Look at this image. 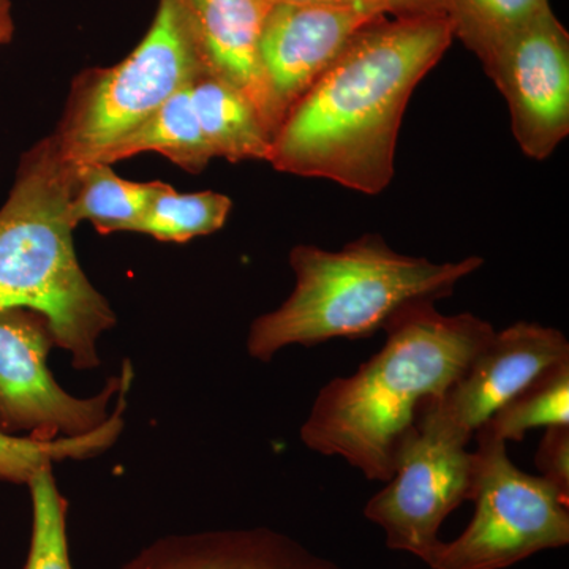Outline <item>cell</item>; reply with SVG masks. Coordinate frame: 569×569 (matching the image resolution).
<instances>
[{
    "instance_id": "cell-14",
    "label": "cell",
    "mask_w": 569,
    "mask_h": 569,
    "mask_svg": "<svg viewBox=\"0 0 569 569\" xmlns=\"http://www.w3.org/2000/svg\"><path fill=\"white\" fill-rule=\"evenodd\" d=\"M194 114L213 153L228 162L264 160L272 138L253 103L227 81L206 73L189 88Z\"/></svg>"
},
{
    "instance_id": "cell-7",
    "label": "cell",
    "mask_w": 569,
    "mask_h": 569,
    "mask_svg": "<svg viewBox=\"0 0 569 569\" xmlns=\"http://www.w3.org/2000/svg\"><path fill=\"white\" fill-rule=\"evenodd\" d=\"M56 347L47 318L29 309H0V425L37 440L80 437L110 418V403L132 376L129 361L99 395L80 399L59 387L48 369ZM13 436V433H11Z\"/></svg>"
},
{
    "instance_id": "cell-17",
    "label": "cell",
    "mask_w": 569,
    "mask_h": 569,
    "mask_svg": "<svg viewBox=\"0 0 569 569\" xmlns=\"http://www.w3.org/2000/svg\"><path fill=\"white\" fill-rule=\"evenodd\" d=\"M133 376L123 381L118 403L110 418L92 432L80 437H63L56 440H37L32 437H17L0 429V479L11 482L31 481L33 475L44 467L67 459H86L107 451L116 443L123 429V411L127 396L132 387Z\"/></svg>"
},
{
    "instance_id": "cell-22",
    "label": "cell",
    "mask_w": 569,
    "mask_h": 569,
    "mask_svg": "<svg viewBox=\"0 0 569 569\" xmlns=\"http://www.w3.org/2000/svg\"><path fill=\"white\" fill-rule=\"evenodd\" d=\"M535 463L541 471L539 477L569 493V426L546 427Z\"/></svg>"
},
{
    "instance_id": "cell-10",
    "label": "cell",
    "mask_w": 569,
    "mask_h": 569,
    "mask_svg": "<svg viewBox=\"0 0 569 569\" xmlns=\"http://www.w3.org/2000/svg\"><path fill=\"white\" fill-rule=\"evenodd\" d=\"M395 9L380 0L272 3L260 40L272 140L309 92L362 29Z\"/></svg>"
},
{
    "instance_id": "cell-24",
    "label": "cell",
    "mask_w": 569,
    "mask_h": 569,
    "mask_svg": "<svg viewBox=\"0 0 569 569\" xmlns=\"http://www.w3.org/2000/svg\"><path fill=\"white\" fill-rule=\"evenodd\" d=\"M14 26L9 0H0V44L9 43Z\"/></svg>"
},
{
    "instance_id": "cell-4",
    "label": "cell",
    "mask_w": 569,
    "mask_h": 569,
    "mask_svg": "<svg viewBox=\"0 0 569 569\" xmlns=\"http://www.w3.org/2000/svg\"><path fill=\"white\" fill-rule=\"evenodd\" d=\"M482 264L479 257L456 263L410 257L378 234L362 236L339 252L296 246L293 291L282 306L254 318L247 353L268 362L287 347L373 336L406 307L447 298Z\"/></svg>"
},
{
    "instance_id": "cell-12",
    "label": "cell",
    "mask_w": 569,
    "mask_h": 569,
    "mask_svg": "<svg viewBox=\"0 0 569 569\" xmlns=\"http://www.w3.org/2000/svg\"><path fill=\"white\" fill-rule=\"evenodd\" d=\"M122 569H342L293 538L269 529L171 535Z\"/></svg>"
},
{
    "instance_id": "cell-8",
    "label": "cell",
    "mask_w": 569,
    "mask_h": 569,
    "mask_svg": "<svg viewBox=\"0 0 569 569\" xmlns=\"http://www.w3.org/2000/svg\"><path fill=\"white\" fill-rule=\"evenodd\" d=\"M473 458L467 447L417 426L403 438L387 486L367 501L365 516L383 530L387 546L429 563L441 523L470 500Z\"/></svg>"
},
{
    "instance_id": "cell-25",
    "label": "cell",
    "mask_w": 569,
    "mask_h": 569,
    "mask_svg": "<svg viewBox=\"0 0 569 569\" xmlns=\"http://www.w3.org/2000/svg\"><path fill=\"white\" fill-rule=\"evenodd\" d=\"M272 3H336L353 2V0H269Z\"/></svg>"
},
{
    "instance_id": "cell-1",
    "label": "cell",
    "mask_w": 569,
    "mask_h": 569,
    "mask_svg": "<svg viewBox=\"0 0 569 569\" xmlns=\"http://www.w3.org/2000/svg\"><path fill=\"white\" fill-rule=\"evenodd\" d=\"M452 39L451 20L441 11L367 26L284 119L268 162L355 192H383L395 176L408 100Z\"/></svg>"
},
{
    "instance_id": "cell-16",
    "label": "cell",
    "mask_w": 569,
    "mask_h": 569,
    "mask_svg": "<svg viewBox=\"0 0 569 569\" xmlns=\"http://www.w3.org/2000/svg\"><path fill=\"white\" fill-rule=\"evenodd\" d=\"M159 182H130L110 164H77L70 216L74 223L89 220L102 234L137 231Z\"/></svg>"
},
{
    "instance_id": "cell-20",
    "label": "cell",
    "mask_w": 569,
    "mask_h": 569,
    "mask_svg": "<svg viewBox=\"0 0 569 569\" xmlns=\"http://www.w3.org/2000/svg\"><path fill=\"white\" fill-rule=\"evenodd\" d=\"M455 37L485 62L512 33L549 7V0H441Z\"/></svg>"
},
{
    "instance_id": "cell-13",
    "label": "cell",
    "mask_w": 569,
    "mask_h": 569,
    "mask_svg": "<svg viewBox=\"0 0 569 569\" xmlns=\"http://www.w3.org/2000/svg\"><path fill=\"white\" fill-rule=\"evenodd\" d=\"M209 73L244 93L266 130L269 97L260 61V40L269 0H186Z\"/></svg>"
},
{
    "instance_id": "cell-23",
    "label": "cell",
    "mask_w": 569,
    "mask_h": 569,
    "mask_svg": "<svg viewBox=\"0 0 569 569\" xmlns=\"http://www.w3.org/2000/svg\"><path fill=\"white\" fill-rule=\"evenodd\" d=\"M380 2L389 3L395 9L397 17L399 14L429 13V11L445 13L441 0H380Z\"/></svg>"
},
{
    "instance_id": "cell-9",
    "label": "cell",
    "mask_w": 569,
    "mask_h": 569,
    "mask_svg": "<svg viewBox=\"0 0 569 569\" xmlns=\"http://www.w3.org/2000/svg\"><path fill=\"white\" fill-rule=\"evenodd\" d=\"M507 99L527 157L546 160L569 133V33L546 7L481 62Z\"/></svg>"
},
{
    "instance_id": "cell-6",
    "label": "cell",
    "mask_w": 569,
    "mask_h": 569,
    "mask_svg": "<svg viewBox=\"0 0 569 569\" xmlns=\"http://www.w3.org/2000/svg\"><path fill=\"white\" fill-rule=\"evenodd\" d=\"M475 516L460 537L441 541L427 567L507 569L541 550L569 545V493L542 477L519 470L507 441L479 427L475 432Z\"/></svg>"
},
{
    "instance_id": "cell-3",
    "label": "cell",
    "mask_w": 569,
    "mask_h": 569,
    "mask_svg": "<svg viewBox=\"0 0 569 569\" xmlns=\"http://www.w3.org/2000/svg\"><path fill=\"white\" fill-rule=\"evenodd\" d=\"M74 178L77 164L63 159L52 134L22 156L0 209V309L40 313L74 369L92 370L100 366L97 342L116 313L74 252Z\"/></svg>"
},
{
    "instance_id": "cell-15",
    "label": "cell",
    "mask_w": 569,
    "mask_h": 569,
    "mask_svg": "<svg viewBox=\"0 0 569 569\" xmlns=\"http://www.w3.org/2000/svg\"><path fill=\"white\" fill-rule=\"evenodd\" d=\"M141 152L162 153L189 173H201L211 162L213 153L194 114L189 88L111 142L92 163L121 162Z\"/></svg>"
},
{
    "instance_id": "cell-5",
    "label": "cell",
    "mask_w": 569,
    "mask_h": 569,
    "mask_svg": "<svg viewBox=\"0 0 569 569\" xmlns=\"http://www.w3.org/2000/svg\"><path fill=\"white\" fill-rule=\"evenodd\" d=\"M209 73L186 0H160L149 32L129 58L84 71L71 88L54 140L73 164L96 162L174 93Z\"/></svg>"
},
{
    "instance_id": "cell-21",
    "label": "cell",
    "mask_w": 569,
    "mask_h": 569,
    "mask_svg": "<svg viewBox=\"0 0 569 569\" xmlns=\"http://www.w3.org/2000/svg\"><path fill=\"white\" fill-rule=\"evenodd\" d=\"M32 498V537L24 569H71L67 511L69 503L56 482L52 467L28 482Z\"/></svg>"
},
{
    "instance_id": "cell-11",
    "label": "cell",
    "mask_w": 569,
    "mask_h": 569,
    "mask_svg": "<svg viewBox=\"0 0 569 569\" xmlns=\"http://www.w3.org/2000/svg\"><path fill=\"white\" fill-rule=\"evenodd\" d=\"M568 359L569 342L559 329L519 321L496 331L443 395L422 403L415 426L467 447L497 410Z\"/></svg>"
},
{
    "instance_id": "cell-18",
    "label": "cell",
    "mask_w": 569,
    "mask_h": 569,
    "mask_svg": "<svg viewBox=\"0 0 569 569\" xmlns=\"http://www.w3.org/2000/svg\"><path fill=\"white\" fill-rule=\"evenodd\" d=\"M233 201L217 192L178 193L159 182L138 224L144 233L167 242H187L219 231L230 216Z\"/></svg>"
},
{
    "instance_id": "cell-2",
    "label": "cell",
    "mask_w": 569,
    "mask_h": 569,
    "mask_svg": "<svg viewBox=\"0 0 569 569\" xmlns=\"http://www.w3.org/2000/svg\"><path fill=\"white\" fill-rule=\"evenodd\" d=\"M383 331L378 353L321 388L299 436L318 455L388 482L419 408L462 376L496 329L473 313L443 316L425 301L400 310Z\"/></svg>"
},
{
    "instance_id": "cell-19",
    "label": "cell",
    "mask_w": 569,
    "mask_h": 569,
    "mask_svg": "<svg viewBox=\"0 0 569 569\" xmlns=\"http://www.w3.org/2000/svg\"><path fill=\"white\" fill-rule=\"evenodd\" d=\"M482 426L518 443L537 427L569 426V359L541 373Z\"/></svg>"
}]
</instances>
